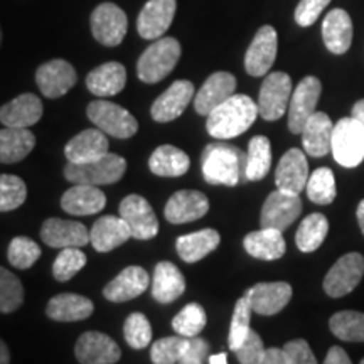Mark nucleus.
<instances>
[{
    "label": "nucleus",
    "mask_w": 364,
    "mask_h": 364,
    "mask_svg": "<svg viewBox=\"0 0 364 364\" xmlns=\"http://www.w3.org/2000/svg\"><path fill=\"white\" fill-rule=\"evenodd\" d=\"M201 166L208 184L233 188L247 179V154L235 145L225 142L206 145L201 156Z\"/></svg>",
    "instance_id": "nucleus-1"
},
{
    "label": "nucleus",
    "mask_w": 364,
    "mask_h": 364,
    "mask_svg": "<svg viewBox=\"0 0 364 364\" xmlns=\"http://www.w3.org/2000/svg\"><path fill=\"white\" fill-rule=\"evenodd\" d=\"M258 117V105L248 95H233L208 115L206 130L215 139H235L245 134Z\"/></svg>",
    "instance_id": "nucleus-2"
},
{
    "label": "nucleus",
    "mask_w": 364,
    "mask_h": 364,
    "mask_svg": "<svg viewBox=\"0 0 364 364\" xmlns=\"http://www.w3.org/2000/svg\"><path fill=\"white\" fill-rule=\"evenodd\" d=\"M179 58V41L174 38H159L140 56L136 63V75L144 83H159L171 75Z\"/></svg>",
    "instance_id": "nucleus-3"
},
{
    "label": "nucleus",
    "mask_w": 364,
    "mask_h": 364,
    "mask_svg": "<svg viewBox=\"0 0 364 364\" xmlns=\"http://www.w3.org/2000/svg\"><path fill=\"white\" fill-rule=\"evenodd\" d=\"M127 171V161L117 154H105L95 161L85 164L68 162L65 177L73 184L86 186H107L118 182Z\"/></svg>",
    "instance_id": "nucleus-4"
},
{
    "label": "nucleus",
    "mask_w": 364,
    "mask_h": 364,
    "mask_svg": "<svg viewBox=\"0 0 364 364\" xmlns=\"http://www.w3.org/2000/svg\"><path fill=\"white\" fill-rule=\"evenodd\" d=\"M331 152L339 166L358 167L364 161V129L354 117L341 118L332 132Z\"/></svg>",
    "instance_id": "nucleus-5"
},
{
    "label": "nucleus",
    "mask_w": 364,
    "mask_h": 364,
    "mask_svg": "<svg viewBox=\"0 0 364 364\" xmlns=\"http://www.w3.org/2000/svg\"><path fill=\"white\" fill-rule=\"evenodd\" d=\"M86 113L90 120L97 125V129L115 139H130L139 130V122L129 110L107 100L91 102Z\"/></svg>",
    "instance_id": "nucleus-6"
},
{
    "label": "nucleus",
    "mask_w": 364,
    "mask_h": 364,
    "mask_svg": "<svg viewBox=\"0 0 364 364\" xmlns=\"http://www.w3.org/2000/svg\"><path fill=\"white\" fill-rule=\"evenodd\" d=\"M292 97V80L287 73L275 71L267 75L258 95V115L267 122L279 120L289 112Z\"/></svg>",
    "instance_id": "nucleus-7"
},
{
    "label": "nucleus",
    "mask_w": 364,
    "mask_h": 364,
    "mask_svg": "<svg viewBox=\"0 0 364 364\" xmlns=\"http://www.w3.org/2000/svg\"><path fill=\"white\" fill-rule=\"evenodd\" d=\"M127 27H129L127 14L117 4H100L91 14V33L100 44L108 46V48L122 44V41L125 39Z\"/></svg>",
    "instance_id": "nucleus-8"
},
{
    "label": "nucleus",
    "mask_w": 364,
    "mask_h": 364,
    "mask_svg": "<svg viewBox=\"0 0 364 364\" xmlns=\"http://www.w3.org/2000/svg\"><path fill=\"white\" fill-rule=\"evenodd\" d=\"M364 275V257L348 253L332 265L324 279V290L329 297H344L356 289Z\"/></svg>",
    "instance_id": "nucleus-9"
},
{
    "label": "nucleus",
    "mask_w": 364,
    "mask_h": 364,
    "mask_svg": "<svg viewBox=\"0 0 364 364\" xmlns=\"http://www.w3.org/2000/svg\"><path fill=\"white\" fill-rule=\"evenodd\" d=\"M322 85L316 76H307L295 86L289 103V129L292 134H302L307 120L317 110Z\"/></svg>",
    "instance_id": "nucleus-10"
},
{
    "label": "nucleus",
    "mask_w": 364,
    "mask_h": 364,
    "mask_svg": "<svg viewBox=\"0 0 364 364\" xmlns=\"http://www.w3.org/2000/svg\"><path fill=\"white\" fill-rule=\"evenodd\" d=\"M120 218L130 228L132 238L152 240L159 233V221L149 201L139 194L127 196L120 203Z\"/></svg>",
    "instance_id": "nucleus-11"
},
{
    "label": "nucleus",
    "mask_w": 364,
    "mask_h": 364,
    "mask_svg": "<svg viewBox=\"0 0 364 364\" xmlns=\"http://www.w3.org/2000/svg\"><path fill=\"white\" fill-rule=\"evenodd\" d=\"M302 213V201L299 194H290L277 189L263 203L260 226L285 231Z\"/></svg>",
    "instance_id": "nucleus-12"
},
{
    "label": "nucleus",
    "mask_w": 364,
    "mask_h": 364,
    "mask_svg": "<svg viewBox=\"0 0 364 364\" xmlns=\"http://www.w3.org/2000/svg\"><path fill=\"white\" fill-rule=\"evenodd\" d=\"M279 49V36L272 26H263L255 34L247 54H245V70L252 76H265L273 66Z\"/></svg>",
    "instance_id": "nucleus-13"
},
{
    "label": "nucleus",
    "mask_w": 364,
    "mask_h": 364,
    "mask_svg": "<svg viewBox=\"0 0 364 364\" xmlns=\"http://www.w3.org/2000/svg\"><path fill=\"white\" fill-rule=\"evenodd\" d=\"M75 354L81 364H115L122 358V351L115 341L97 331L80 336Z\"/></svg>",
    "instance_id": "nucleus-14"
},
{
    "label": "nucleus",
    "mask_w": 364,
    "mask_h": 364,
    "mask_svg": "<svg viewBox=\"0 0 364 364\" xmlns=\"http://www.w3.org/2000/svg\"><path fill=\"white\" fill-rule=\"evenodd\" d=\"M75 68L65 59H53L44 63L36 71V83H38L41 93L48 98H59L66 95L73 86L76 85Z\"/></svg>",
    "instance_id": "nucleus-15"
},
{
    "label": "nucleus",
    "mask_w": 364,
    "mask_h": 364,
    "mask_svg": "<svg viewBox=\"0 0 364 364\" xmlns=\"http://www.w3.org/2000/svg\"><path fill=\"white\" fill-rule=\"evenodd\" d=\"M194 98V85L188 80L174 81L169 88L154 102L150 108V115L159 124L176 120L184 113L191 100Z\"/></svg>",
    "instance_id": "nucleus-16"
},
{
    "label": "nucleus",
    "mask_w": 364,
    "mask_h": 364,
    "mask_svg": "<svg viewBox=\"0 0 364 364\" xmlns=\"http://www.w3.org/2000/svg\"><path fill=\"white\" fill-rule=\"evenodd\" d=\"M41 238L51 248H81L90 243V231L78 221L49 218L41 228Z\"/></svg>",
    "instance_id": "nucleus-17"
},
{
    "label": "nucleus",
    "mask_w": 364,
    "mask_h": 364,
    "mask_svg": "<svg viewBox=\"0 0 364 364\" xmlns=\"http://www.w3.org/2000/svg\"><path fill=\"white\" fill-rule=\"evenodd\" d=\"M245 295L253 312L260 316H275L292 299V287L287 282H263L253 285Z\"/></svg>",
    "instance_id": "nucleus-18"
},
{
    "label": "nucleus",
    "mask_w": 364,
    "mask_h": 364,
    "mask_svg": "<svg viewBox=\"0 0 364 364\" xmlns=\"http://www.w3.org/2000/svg\"><path fill=\"white\" fill-rule=\"evenodd\" d=\"M309 181V164L300 149H290L280 159L275 171L277 189L290 194H300Z\"/></svg>",
    "instance_id": "nucleus-19"
},
{
    "label": "nucleus",
    "mask_w": 364,
    "mask_h": 364,
    "mask_svg": "<svg viewBox=\"0 0 364 364\" xmlns=\"http://www.w3.org/2000/svg\"><path fill=\"white\" fill-rule=\"evenodd\" d=\"M176 0H149L136 19V31L144 39L162 38L174 21Z\"/></svg>",
    "instance_id": "nucleus-20"
},
{
    "label": "nucleus",
    "mask_w": 364,
    "mask_h": 364,
    "mask_svg": "<svg viewBox=\"0 0 364 364\" xmlns=\"http://www.w3.org/2000/svg\"><path fill=\"white\" fill-rule=\"evenodd\" d=\"M236 91V78L228 71H218L204 81L198 95H194V108L199 115L208 117L215 108L231 98Z\"/></svg>",
    "instance_id": "nucleus-21"
},
{
    "label": "nucleus",
    "mask_w": 364,
    "mask_h": 364,
    "mask_svg": "<svg viewBox=\"0 0 364 364\" xmlns=\"http://www.w3.org/2000/svg\"><path fill=\"white\" fill-rule=\"evenodd\" d=\"M209 211L208 198L199 191H177L167 201L164 215L172 225H184L203 218Z\"/></svg>",
    "instance_id": "nucleus-22"
},
{
    "label": "nucleus",
    "mask_w": 364,
    "mask_h": 364,
    "mask_svg": "<svg viewBox=\"0 0 364 364\" xmlns=\"http://www.w3.org/2000/svg\"><path fill=\"white\" fill-rule=\"evenodd\" d=\"M149 273L142 267H127L103 289V295L110 302H127L149 289Z\"/></svg>",
    "instance_id": "nucleus-23"
},
{
    "label": "nucleus",
    "mask_w": 364,
    "mask_h": 364,
    "mask_svg": "<svg viewBox=\"0 0 364 364\" xmlns=\"http://www.w3.org/2000/svg\"><path fill=\"white\" fill-rule=\"evenodd\" d=\"M43 117V102L33 93L19 95L0 108V122L6 127L29 129Z\"/></svg>",
    "instance_id": "nucleus-24"
},
{
    "label": "nucleus",
    "mask_w": 364,
    "mask_h": 364,
    "mask_svg": "<svg viewBox=\"0 0 364 364\" xmlns=\"http://www.w3.org/2000/svg\"><path fill=\"white\" fill-rule=\"evenodd\" d=\"M322 39L332 54H344L353 43V19L344 9H334L322 22Z\"/></svg>",
    "instance_id": "nucleus-25"
},
{
    "label": "nucleus",
    "mask_w": 364,
    "mask_h": 364,
    "mask_svg": "<svg viewBox=\"0 0 364 364\" xmlns=\"http://www.w3.org/2000/svg\"><path fill=\"white\" fill-rule=\"evenodd\" d=\"M108 154V139L100 129H88L73 136L65 147L68 162L85 164Z\"/></svg>",
    "instance_id": "nucleus-26"
},
{
    "label": "nucleus",
    "mask_w": 364,
    "mask_h": 364,
    "mask_svg": "<svg viewBox=\"0 0 364 364\" xmlns=\"http://www.w3.org/2000/svg\"><path fill=\"white\" fill-rule=\"evenodd\" d=\"M107 204V196L97 186L75 184L61 198V206L68 215L90 216L97 215Z\"/></svg>",
    "instance_id": "nucleus-27"
},
{
    "label": "nucleus",
    "mask_w": 364,
    "mask_h": 364,
    "mask_svg": "<svg viewBox=\"0 0 364 364\" xmlns=\"http://www.w3.org/2000/svg\"><path fill=\"white\" fill-rule=\"evenodd\" d=\"M132 238L130 228L122 218L103 216L97 220L90 231V241L100 253L112 252Z\"/></svg>",
    "instance_id": "nucleus-28"
},
{
    "label": "nucleus",
    "mask_w": 364,
    "mask_h": 364,
    "mask_svg": "<svg viewBox=\"0 0 364 364\" xmlns=\"http://www.w3.org/2000/svg\"><path fill=\"white\" fill-rule=\"evenodd\" d=\"M332 132H334V124H332L329 115L322 112H316L309 118L302 130L304 150L311 157L327 156L331 152Z\"/></svg>",
    "instance_id": "nucleus-29"
},
{
    "label": "nucleus",
    "mask_w": 364,
    "mask_h": 364,
    "mask_svg": "<svg viewBox=\"0 0 364 364\" xmlns=\"http://www.w3.org/2000/svg\"><path fill=\"white\" fill-rule=\"evenodd\" d=\"M152 297L161 304H171L186 292V279L182 272L171 262L156 265L152 279Z\"/></svg>",
    "instance_id": "nucleus-30"
},
{
    "label": "nucleus",
    "mask_w": 364,
    "mask_h": 364,
    "mask_svg": "<svg viewBox=\"0 0 364 364\" xmlns=\"http://www.w3.org/2000/svg\"><path fill=\"white\" fill-rule=\"evenodd\" d=\"M243 247L253 258L267 262L279 260L287 250L282 231L272 230V228H262V230L248 233L243 240Z\"/></svg>",
    "instance_id": "nucleus-31"
},
{
    "label": "nucleus",
    "mask_w": 364,
    "mask_h": 364,
    "mask_svg": "<svg viewBox=\"0 0 364 364\" xmlns=\"http://www.w3.org/2000/svg\"><path fill=\"white\" fill-rule=\"evenodd\" d=\"M127 70L120 63H105L86 76V86L97 97H113L125 88Z\"/></svg>",
    "instance_id": "nucleus-32"
},
{
    "label": "nucleus",
    "mask_w": 364,
    "mask_h": 364,
    "mask_svg": "<svg viewBox=\"0 0 364 364\" xmlns=\"http://www.w3.org/2000/svg\"><path fill=\"white\" fill-rule=\"evenodd\" d=\"M93 302L78 294H59L49 300L48 312L49 318L58 322H76L88 318L93 314Z\"/></svg>",
    "instance_id": "nucleus-33"
},
{
    "label": "nucleus",
    "mask_w": 364,
    "mask_h": 364,
    "mask_svg": "<svg viewBox=\"0 0 364 364\" xmlns=\"http://www.w3.org/2000/svg\"><path fill=\"white\" fill-rule=\"evenodd\" d=\"M36 136L29 129H16L6 127L0 130V162L16 164L21 162L33 152Z\"/></svg>",
    "instance_id": "nucleus-34"
},
{
    "label": "nucleus",
    "mask_w": 364,
    "mask_h": 364,
    "mask_svg": "<svg viewBox=\"0 0 364 364\" xmlns=\"http://www.w3.org/2000/svg\"><path fill=\"white\" fill-rule=\"evenodd\" d=\"M221 236L216 230H201L196 233L179 236L176 241V250L179 257L188 263L203 260L206 255L220 247Z\"/></svg>",
    "instance_id": "nucleus-35"
},
{
    "label": "nucleus",
    "mask_w": 364,
    "mask_h": 364,
    "mask_svg": "<svg viewBox=\"0 0 364 364\" xmlns=\"http://www.w3.org/2000/svg\"><path fill=\"white\" fill-rule=\"evenodd\" d=\"M191 161L186 152L174 145H161L149 159V167L159 177H181L189 171Z\"/></svg>",
    "instance_id": "nucleus-36"
},
{
    "label": "nucleus",
    "mask_w": 364,
    "mask_h": 364,
    "mask_svg": "<svg viewBox=\"0 0 364 364\" xmlns=\"http://www.w3.org/2000/svg\"><path fill=\"white\" fill-rule=\"evenodd\" d=\"M329 233V221L321 213H312L306 220L300 223L297 235H295V243L300 252L311 253L324 243L326 236Z\"/></svg>",
    "instance_id": "nucleus-37"
},
{
    "label": "nucleus",
    "mask_w": 364,
    "mask_h": 364,
    "mask_svg": "<svg viewBox=\"0 0 364 364\" xmlns=\"http://www.w3.org/2000/svg\"><path fill=\"white\" fill-rule=\"evenodd\" d=\"M272 167V145L263 135L250 140L247 152V181H262Z\"/></svg>",
    "instance_id": "nucleus-38"
},
{
    "label": "nucleus",
    "mask_w": 364,
    "mask_h": 364,
    "mask_svg": "<svg viewBox=\"0 0 364 364\" xmlns=\"http://www.w3.org/2000/svg\"><path fill=\"white\" fill-rule=\"evenodd\" d=\"M331 332L341 341L364 343V314L356 311H341L331 317Z\"/></svg>",
    "instance_id": "nucleus-39"
},
{
    "label": "nucleus",
    "mask_w": 364,
    "mask_h": 364,
    "mask_svg": "<svg viewBox=\"0 0 364 364\" xmlns=\"http://www.w3.org/2000/svg\"><path fill=\"white\" fill-rule=\"evenodd\" d=\"M307 196L316 204H331L336 199V179L331 169L321 167L309 176L306 186Z\"/></svg>",
    "instance_id": "nucleus-40"
},
{
    "label": "nucleus",
    "mask_w": 364,
    "mask_h": 364,
    "mask_svg": "<svg viewBox=\"0 0 364 364\" xmlns=\"http://www.w3.org/2000/svg\"><path fill=\"white\" fill-rule=\"evenodd\" d=\"M206 311L199 304H188L172 321V327L182 338H196L206 327Z\"/></svg>",
    "instance_id": "nucleus-41"
},
{
    "label": "nucleus",
    "mask_w": 364,
    "mask_h": 364,
    "mask_svg": "<svg viewBox=\"0 0 364 364\" xmlns=\"http://www.w3.org/2000/svg\"><path fill=\"white\" fill-rule=\"evenodd\" d=\"M24 302V287L14 273L0 267V312L11 314Z\"/></svg>",
    "instance_id": "nucleus-42"
},
{
    "label": "nucleus",
    "mask_w": 364,
    "mask_h": 364,
    "mask_svg": "<svg viewBox=\"0 0 364 364\" xmlns=\"http://www.w3.org/2000/svg\"><path fill=\"white\" fill-rule=\"evenodd\" d=\"M252 306H250L247 295L241 297L236 302L233 317H231V326H230V336H228V346H230L231 351H236L243 341L247 339V336L252 331L250 327V318H252Z\"/></svg>",
    "instance_id": "nucleus-43"
},
{
    "label": "nucleus",
    "mask_w": 364,
    "mask_h": 364,
    "mask_svg": "<svg viewBox=\"0 0 364 364\" xmlns=\"http://www.w3.org/2000/svg\"><path fill=\"white\" fill-rule=\"evenodd\" d=\"M7 258L12 267L27 270L41 258V247L27 236H16L9 245Z\"/></svg>",
    "instance_id": "nucleus-44"
},
{
    "label": "nucleus",
    "mask_w": 364,
    "mask_h": 364,
    "mask_svg": "<svg viewBox=\"0 0 364 364\" xmlns=\"http://www.w3.org/2000/svg\"><path fill=\"white\" fill-rule=\"evenodd\" d=\"M27 198L26 182L12 174H0V213L14 211Z\"/></svg>",
    "instance_id": "nucleus-45"
},
{
    "label": "nucleus",
    "mask_w": 364,
    "mask_h": 364,
    "mask_svg": "<svg viewBox=\"0 0 364 364\" xmlns=\"http://www.w3.org/2000/svg\"><path fill=\"white\" fill-rule=\"evenodd\" d=\"M189 339L182 336H172V338L159 339L152 344L150 349V359L154 364H177L188 348Z\"/></svg>",
    "instance_id": "nucleus-46"
},
{
    "label": "nucleus",
    "mask_w": 364,
    "mask_h": 364,
    "mask_svg": "<svg viewBox=\"0 0 364 364\" xmlns=\"http://www.w3.org/2000/svg\"><path fill=\"white\" fill-rule=\"evenodd\" d=\"M124 336L130 348H147L150 341H152V326H150L149 318L140 312L130 314L124 324Z\"/></svg>",
    "instance_id": "nucleus-47"
},
{
    "label": "nucleus",
    "mask_w": 364,
    "mask_h": 364,
    "mask_svg": "<svg viewBox=\"0 0 364 364\" xmlns=\"http://www.w3.org/2000/svg\"><path fill=\"white\" fill-rule=\"evenodd\" d=\"M86 265V255L80 248H63L53 265V275L58 282H68Z\"/></svg>",
    "instance_id": "nucleus-48"
},
{
    "label": "nucleus",
    "mask_w": 364,
    "mask_h": 364,
    "mask_svg": "<svg viewBox=\"0 0 364 364\" xmlns=\"http://www.w3.org/2000/svg\"><path fill=\"white\" fill-rule=\"evenodd\" d=\"M235 353L240 364H262L267 349L265 346H263L260 334L255 331H250L247 339L243 341V344H241Z\"/></svg>",
    "instance_id": "nucleus-49"
},
{
    "label": "nucleus",
    "mask_w": 364,
    "mask_h": 364,
    "mask_svg": "<svg viewBox=\"0 0 364 364\" xmlns=\"http://www.w3.org/2000/svg\"><path fill=\"white\" fill-rule=\"evenodd\" d=\"M329 4L331 0H300L295 9V22L300 27L312 26Z\"/></svg>",
    "instance_id": "nucleus-50"
},
{
    "label": "nucleus",
    "mask_w": 364,
    "mask_h": 364,
    "mask_svg": "<svg viewBox=\"0 0 364 364\" xmlns=\"http://www.w3.org/2000/svg\"><path fill=\"white\" fill-rule=\"evenodd\" d=\"M284 353L289 359V364H317L311 346L304 339H295L287 343L284 346Z\"/></svg>",
    "instance_id": "nucleus-51"
},
{
    "label": "nucleus",
    "mask_w": 364,
    "mask_h": 364,
    "mask_svg": "<svg viewBox=\"0 0 364 364\" xmlns=\"http://www.w3.org/2000/svg\"><path fill=\"white\" fill-rule=\"evenodd\" d=\"M209 354V344L206 343V339L199 338H189V344L186 348L184 354L179 359L177 364H204Z\"/></svg>",
    "instance_id": "nucleus-52"
},
{
    "label": "nucleus",
    "mask_w": 364,
    "mask_h": 364,
    "mask_svg": "<svg viewBox=\"0 0 364 364\" xmlns=\"http://www.w3.org/2000/svg\"><path fill=\"white\" fill-rule=\"evenodd\" d=\"M324 364H353V363L351 359H349L348 353H346L343 348L334 346V348H331L329 353H327Z\"/></svg>",
    "instance_id": "nucleus-53"
},
{
    "label": "nucleus",
    "mask_w": 364,
    "mask_h": 364,
    "mask_svg": "<svg viewBox=\"0 0 364 364\" xmlns=\"http://www.w3.org/2000/svg\"><path fill=\"white\" fill-rule=\"evenodd\" d=\"M262 364H289V359H287L284 349L270 348L267 349L265 358H263Z\"/></svg>",
    "instance_id": "nucleus-54"
},
{
    "label": "nucleus",
    "mask_w": 364,
    "mask_h": 364,
    "mask_svg": "<svg viewBox=\"0 0 364 364\" xmlns=\"http://www.w3.org/2000/svg\"><path fill=\"white\" fill-rule=\"evenodd\" d=\"M351 117L356 118V120L363 125V129H364V100H359V102L354 103Z\"/></svg>",
    "instance_id": "nucleus-55"
},
{
    "label": "nucleus",
    "mask_w": 364,
    "mask_h": 364,
    "mask_svg": "<svg viewBox=\"0 0 364 364\" xmlns=\"http://www.w3.org/2000/svg\"><path fill=\"white\" fill-rule=\"evenodd\" d=\"M0 364H11V353L2 339H0Z\"/></svg>",
    "instance_id": "nucleus-56"
},
{
    "label": "nucleus",
    "mask_w": 364,
    "mask_h": 364,
    "mask_svg": "<svg viewBox=\"0 0 364 364\" xmlns=\"http://www.w3.org/2000/svg\"><path fill=\"white\" fill-rule=\"evenodd\" d=\"M209 364H228V356L226 353L215 354V356L209 358Z\"/></svg>",
    "instance_id": "nucleus-57"
},
{
    "label": "nucleus",
    "mask_w": 364,
    "mask_h": 364,
    "mask_svg": "<svg viewBox=\"0 0 364 364\" xmlns=\"http://www.w3.org/2000/svg\"><path fill=\"white\" fill-rule=\"evenodd\" d=\"M358 223H359V228H361V231H363V235H364V199L361 203H359V206H358Z\"/></svg>",
    "instance_id": "nucleus-58"
},
{
    "label": "nucleus",
    "mask_w": 364,
    "mask_h": 364,
    "mask_svg": "<svg viewBox=\"0 0 364 364\" xmlns=\"http://www.w3.org/2000/svg\"><path fill=\"white\" fill-rule=\"evenodd\" d=\"M0 43H2V29H0Z\"/></svg>",
    "instance_id": "nucleus-59"
},
{
    "label": "nucleus",
    "mask_w": 364,
    "mask_h": 364,
    "mask_svg": "<svg viewBox=\"0 0 364 364\" xmlns=\"http://www.w3.org/2000/svg\"><path fill=\"white\" fill-rule=\"evenodd\" d=\"M361 364H364V359H363V361H361Z\"/></svg>",
    "instance_id": "nucleus-60"
}]
</instances>
